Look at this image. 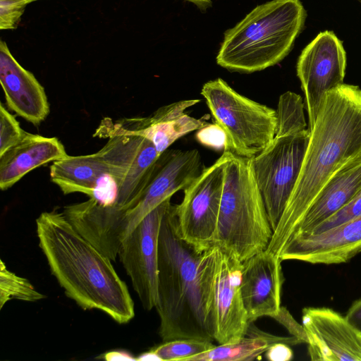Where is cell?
<instances>
[{"instance_id": "obj_15", "label": "cell", "mask_w": 361, "mask_h": 361, "mask_svg": "<svg viewBox=\"0 0 361 361\" xmlns=\"http://www.w3.org/2000/svg\"><path fill=\"white\" fill-rule=\"evenodd\" d=\"M302 325L311 360L361 361V333L329 307H305Z\"/></svg>"}, {"instance_id": "obj_24", "label": "cell", "mask_w": 361, "mask_h": 361, "mask_svg": "<svg viewBox=\"0 0 361 361\" xmlns=\"http://www.w3.org/2000/svg\"><path fill=\"white\" fill-rule=\"evenodd\" d=\"M45 298L25 278L18 276L0 261V309L11 300L35 302Z\"/></svg>"}, {"instance_id": "obj_36", "label": "cell", "mask_w": 361, "mask_h": 361, "mask_svg": "<svg viewBox=\"0 0 361 361\" xmlns=\"http://www.w3.org/2000/svg\"><path fill=\"white\" fill-rule=\"evenodd\" d=\"M358 1H359L360 2V4H361V0H358Z\"/></svg>"}, {"instance_id": "obj_33", "label": "cell", "mask_w": 361, "mask_h": 361, "mask_svg": "<svg viewBox=\"0 0 361 361\" xmlns=\"http://www.w3.org/2000/svg\"><path fill=\"white\" fill-rule=\"evenodd\" d=\"M194 4L201 10H206L208 8L211 7L212 5V0H186Z\"/></svg>"}, {"instance_id": "obj_7", "label": "cell", "mask_w": 361, "mask_h": 361, "mask_svg": "<svg viewBox=\"0 0 361 361\" xmlns=\"http://www.w3.org/2000/svg\"><path fill=\"white\" fill-rule=\"evenodd\" d=\"M310 133L275 136L252 158L255 179L274 231L283 213L302 165Z\"/></svg>"}, {"instance_id": "obj_4", "label": "cell", "mask_w": 361, "mask_h": 361, "mask_svg": "<svg viewBox=\"0 0 361 361\" xmlns=\"http://www.w3.org/2000/svg\"><path fill=\"white\" fill-rule=\"evenodd\" d=\"M306 16L300 0H271L256 6L225 32L217 64L252 73L279 63L291 51Z\"/></svg>"}, {"instance_id": "obj_2", "label": "cell", "mask_w": 361, "mask_h": 361, "mask_svg": "<svg viewBox=\"0 0 361 361\" xmlns=\"http://www.w3.org/2000/svg\"><path fill=\"white\" fill-rule=\"evenodd\" d=\"M298 180L266 250L279 257L331 176L361 155V89L343 84L319 109Z\"/></svg>"}, {"instance_id": "obj_29", "label": "cell", "mask_w": 361, "mask_h": 361, "mask_svg": "<svg viewBox=\"0 0 361 361\" xmlns=\"http://www.w3.org/2000/svg\"><path fill=\"white\" fill-rule=\"evenodd\" d=\"M274 319L284 326L292 336L298 338L304 343H307V338L302 325L294 319L286 307H281L279 314Z\"/></svg>"}, {"instance_id": "obj_17", "label": "cell", "mask_w": 361, "mask_h": 361, "mask_svg": "<svg viewBox=\"0 0 361 361\" xmlns=\"http://www.w3.org/2000/svg\"><path fill=\"white\" fill-rule=\"evenodd\" d=\"M281 262L264 250L242 262L240 290L249 322L279 314L284 281Z\"/></svg>"}, {"instance_id": "obj_5", "label": "cell", "mask_w": 361, "mask_h": 361, "mask_svg": "<svg viewBox=\"0 0 361 361\" xmlns=\"http://www.w3.org/2000/svg\"><path fill=\"white\" fill-rule=\"evenodd\" d=\"M226 152L214 245L243 262L266 250L273 231L255 179L252 158Z\"/></svg>"}, {"instance_id": "obj_30", "label": "cell", "mask_w": 361, "mask_h": 361, "mask_svg": "<svg viewBox=\"0 0 361 361\" xmlns=\"http://www.w3.org/2000/svg\"><path fill=\"white\" fill-rule=\"evenodd\" d=\"M290 345L283 343L272 345L265 353L267 359L271 361H288L293 357Z\"/></svg>"}, {"instance_id": "obj_11", "label": "cell", "mask_w": 361, "mask_h": 361, "mask_svg": "<svg viewBox=\"0 0 361 361\" xmlns=\"http://www.w3.org/2000/svg\"><path fill=\"white\" fill-rule=\"evenodd\" d=\"M171 198L159 204L141 221L123 241L118 254L133 289L147 311L155 307L157 302L159 235Z\"/></svg>"}, {"instance_id": "obj_28", "label": "cell", "mask_w": 361, "mask_h": 361, "mask_svg": "<svg viewBox=\"0 0 361 361\" xmlns=\"http://www.w3.org/2000/svg\"><path fill=\"white\" fill-rule=\"evenodd\" d=\"M26 5L13 0H0V29L17 27Z\"/></svg>"}, {"instance_id": "obj_16", "label": "cell", "mask_w": 361, "mask_h": 361, "mask_svg": "<svg viewBox=\"0 0 361 361\" xmlns=\"http://www.w3.org/2000/svg\"><path fill=\"white\" fill-rule=\"evenodd\" d=\"M361 252V215L320 233L294 236L279 257L312 264L346 263Z\"/></svg>"}, {"instance_id": "obj_6", "label": "cell", "mask_w": 361, "mask_h": 361, "mask_svg": "<svg viewBox=\"0 0 361 361\" xmlns=\"http://www.w3.org/2000/svg\"><path fill=\"white\" fill-rule=\"evenodd\" d=\"M201 94L224 134V149L253 158L274 140L276 110L236 92L221 78L204 84Z\"/></svg>"}, {"instance_id": "obj_26", "label": "cell", "mask_w": 361, "mask_h": 361, "mask_svg": "<svg viewBox=\"0 0 361 361\" xmlns=\"http://www.w3.org/2000/svg\"><path fill=\"white\" fill-rule=\"evenodd\" d=\"M26 131L21 128L19 122L0 104V156L17 145L25 136Z\"/></svg>"}, {"instance_id": "obj_9", "label": "cell", "mask_w": 361, "mask_h": 361, "mask_svg": "<svg viewBox=\"0 0 361 361\" xmlns=\"http://www.w3.org/2000/svg\"><path fill=\"white\" fill-rule=\"evenodd\" d=\"M345 68L343 43L332 31L319 32L302 51L296 71L305 97L309 131L314 127L326 94L344 84Z\"/></svg>"}, {"instance_id": "obj_14", "label": "cell", "mask_w": 361, "mask_h": 361, "mask_svg": "<svg viewBox=\"0 0 361 361\" xmlns=\"http://www.w3.org/2000/svg\"><path fill=\"white\" fill-rule=\"evenodd\" d=\"M215 247L212 300L214 341L232 343L245 336L250 322L240 290L242 262Z\"/></svg>"}, {"instance_id": "obj_20", "label": "cell", "mask_w": 361, "mask_h": 361, "mask_svg": "<svg viewBox=\"0 0 361 361\" xmlns=\"http://www.w3.org/2000/svg\"><path fill=\"white\" fill-rule=\"evenodd\" d=\"M67 156L57 137L27 132L17 145L0 156V188L6 190L32 170Z\"/></svg>"}, {"instance_id": "obj_35", "label": "cell", "mask_w": 361, "mask_h": 361, "mask_svg": "<svg viewBox=\"0 0 361 361\" xmlns=\"http://www.w3.org/2000/svg\"><path fill=\"white\" fill-rule=\"evenodd\" d=\"M13 1H16L18 2H20L25 5H27L32 2H34V1H39V0H13Z\"/></svg>"}, {"instance_id": "obj_18", "label": "cell", "mask_w": 361, "mask_h": 361, "mask_svg": "<svg viewBox=\"0 0 361 361\" xmlns=\"http://www.w3.org/2000/svg\"><path fill=\"white\" fill-rule=\"evenodd\" d=\"M0 82L7 106L18 116L35 126L47 118L50 107L44 88L16 61L4 40L0 42Z\"/></svg>"}, {"instance_id": "obj_19", "label": "cell", "mask_w": 361, "mask_h": 361, "mask_svg": "<svg viewBox=\"0 0 361 361\" xmlns=\"http://www.w3.org/2000/svg\"><path fill=\"white\" fill-rule=\"evenodd\" d=\"M360 192L361 155L348 161L331 176L290 238L310 235L317 226L346 205Z\"/></svg>"}, {"instance_id": "obj_34", "label": "cell", "mask_w": 361, "mask_h": 361, "mask_svg": "<svg viewBox=\"0 0 361 361\" xmlns=\"http://www.w3.org/2000/svg\"><path fill=\"white\" fill-rule=\"evenodd\" d=\"M137 360L142 361V360H159V358L157 355L152 352L151 350L148 352L144 353L140 355L137 357Z\"/></svg>"}, {"instance_id": "obj_13", "label": "cell", "mask_w": 361, "mask_h": 361, "mask_svg": "<svg viewBox=\"0 0 361 361\" xmlns=\"http://www.w3.org/2000/svg\"><path fill=\"white\" fill-rule=\"evenodd\" d=\"M197 149H167L159 158L149 182L137 204L123 220L126 238L155 207L179 191L184 190L202 172Z\"/></svg>"}, {"instance_id": "obj_1", "label": "cell", "mask_w": 361, "mask_h": 361, "mask_svg": "<svg viewBox=\"0 0 361 361\" xmlns=\"http://www.w3.org/2000/svg\"><path fill=\"white\" fill-rule=\"evenodd\" d=\"M216 247L197 252L180 236L176 205L167 208L158 243L155 308L162 341L196 338L213 342L212 312Z\"/></svg>"}, {"instance_id": "obj_27", "label": "cell", "mask_w": 361, "mask_h": 361, "mask_svg": "<svg viewBox=\"0 0 361 361\" xmlns=\"http://www.w3.org/2000/svg\"><path fill=\"white\" fill-rule=\"evenodd\" d=\"M360 215L361 192L346 205L317 226L310 234L322 233Z\"/></svg>"}, {"instance_id": "obj_8", "label": "cell", "mask_w": 361, "mask_h": 361, "mask_svg": "<svg viewBox=\"0 0 361 361\" xmlns=\"http://www.w3.org/2000/svg\"><path fill=\"white\" fill-rule=\"evenodd\" d=\"M227 152L184 189L182 202L176 205L177 228L180 238L197 252L214 245L224 185Z\"/></svg>"}, {"instance_id": "obj_12", "label": "cell", "mask_w": 361, "mask_h": 361, "mask_svg": "<svg viewBox=\"0 0 361 361\" xmlns=\"http://www.w3.org/2000/svg\"><path fill=\"white\" fill-rule=\"evenodd\" d=\"M200 102V99L178 101L160 107L148 117L118 120L106 117L101 121L93 135L102 138L118 135H139L149 140L161 154L178 139L209 125L185 113V109Z\"/></svg>"}, {"instance_id": "obj_3", "label": "cell", "mask_w": 361, "mask_h": 361, "mask_svg": "<svg viewBox=\"0 0 361 361\" xmlns=\"http://www.w3.org/2000/svg\"><path fill=\"white\" fill-rule=\"evenodd\" d=\"M39 245L66 295L83 310H100L118 324L135 316L134 302L111 259L56 209L36 219Z\"/></svg>"}, {"instance_id": "obj_10", "label": "cell", "mask_w": 361, "mask_h": 361, "mask_svg": "<svg viewBox=\"0 0 361 361\" xmlns=\"http://www.w3.org/2000/svg\"><path fill=\"white\" fill-rule=\"evenodd\" d=\"M99 151L119 187L116 207L111 209L125 216L140 200L161 154L149 140L132 135L109 137Z\"/></svg>"}, {"instance_id": "obj_32", "label": "cell", "mask_w": 361, "mask_h": 361, "mask_svg": "<svg viewBox=\"0 0 361 361\" xmlns=\"http://www.w3.org/2000/svg\"><path fill=\"white\" fill-rule=\"evenodd\" d=\"M102 358L107 361L114 360H137L133 355L125 350H112L103 355Z\"/></svg>"}, {"instance_id": "obj_31", "label": "cell", "mask_w": 361, "mask_h": 361, "mask_svg": "<svg viewBox=\"0 0 361 361\" xmlns=\"http://www.w3.org/2000/svg\"><path fill=\"white\" fill-rule=\"evenodd\" d=\"M345 317L361 333V298L355 300L348 310Z\"/></svg>"}, {"instance_id": "obj_22", "label": "cell", "mask_w": 361, "mask_h": 361, "mask_svg": "<svg viewBox=\"0 0 361 361\" xmlns=\"http://www.w3.org/2000/svg\"><path fill=\"white\" fill-rule=\"evenodd\" d=\"M250 322L244 336L232 343L219 344L208 351L189 357L187 361H250L260 359L274 344L295 345L303 342L298 338L271 334L259 329Z\"/></svg>"}, {"instance_id": "obj_25", "label": "cell", "mask_w": 361, "mask_h": 361, "mask_svg": "<svg viewBox=\"0 0 361 361\" xmlns=\"http://www.w3.org/2000/svg\"><path fill=\"white\" fill-rule=\"evenodd\" d=\"M215 346L212 341L196 338H178L164 341L151 349L161 361H187Z\"/></svg>"}, {"instance_id": "obj_23", "label": "cell", "mask_w": 361, "mask_h": 361, "mask_svg": "<svg viewBox=\"0 0 361 361\" xmlns=\"http://www.w3.org/2000/svg\"><path fill=\"white\" fill-rule=\"evenodd\" d=\"M275 136L293 134L307 130L304 115V104L300 95L286 92L279 99Z\"/></svg>"}, {"instance_id": "obj_21", "label": "cell", "mask_w": 361, "mask_h": 361, "mask_svg": "<svg viewBox=\"0 0 361 361\" xmlns=\"http://www.w3.org/2000/svg\"><path fill=\"white\" fill-rule=\"evenodd\" d=\"M49 175L64 195L80 192L89 197L104 180H114L99 150L87 155H68L55 161L50 166Z\"/></svg>"}]
</instances>
